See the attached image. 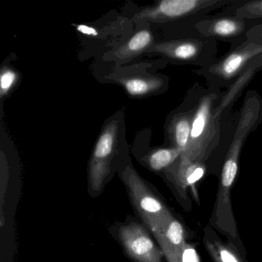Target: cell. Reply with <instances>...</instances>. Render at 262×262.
<instances>
[{"label":"cell","mask_w":262,"mask_h":262,"mask_svg":"<svg viewBox=\"0 0 262 262\" xmlns=\"http://www.w3.org/2000/svg\"><path fill=\"white\" fill-rule=\"evenodd\" d=\"M217 92L204 95L194 108L188 148L168 169L164 171L167 180L182 174L188 168L205 166L220 134V116L223 110L214 107Z\"/></svg>","instance_id":"obj_1"},{"label":"cell","mask_w":262,"mask_h":262,"mask_svg":"<svg viewBox=\"0 0 262 262\" xmlns=\"http://www.w3.org/2000/svg\"><path fill=\"white\" fill-rule=\"evenodd\" d=\"M121 178L130 200L145 226L151 233L163 229L174 217L163 200L154 192L132 165H127Z\"/></svg>","instance_id":"obj_2"},{"label":"cell","mask_w":262,"mask_h":262,"mask_svg":"<svg viewBox=\"0 0 262 262\" xmlns=\"http://www.w3.org/2000/svg\"><path fill=\"white\" fill-rule=\"evenodd\" d=\"M240 0H162L138 13L137 20L155 24L184 21L191 27L199 19L217 9L231 7Z\"/></svg>","instance_id":"obj_3"},{"label":"cell","mask_w":262,"mask_h":262,"mask_svg":"<svg viewBox=\"0 0 262 262\" xmlns=\"http://www.w3.org/2000/svg\"><path fill=\"white\" fill-rule=\"evenodd\" d=\"M262 54V45L245 40L230 50L211 65L195 70L216 88L228 86L235 82L248 68L250 62Z\"/></svg>","instance_id":"obj_4"},{"label":"cell","mask_w":262,"mask_h":262,"mask_svg":"<svg viewBox=\"0 0 262 262\" xmlns=\"http://www.w3.org/2000/svg\"><path fill=\"white\" fill-rule=\"evenodd\" d=\"M155 53L181 64L208 67L216 60L217 41L203 36H191L155 43L147 53Z\"/></svg>","instance_id":"obj_5"},{"label":"cell","mask_w":262,"mask_h":262,"mask_svg":"<svg viewBox=\"0 0 262 262\" xmlns=\"http://www.w3.org/2000/svg\"><path fill=\"white\" fill-rule=\"evenodd\" d=\"M117 238L125 252L134 262H163V253L146 228L137 222L118 227Z\"/></svg>","instance_id":"obj_6"},{"label":"cell","mask_w":262,"mask_h":262,"mask_svg":"<svg viewBox=\"0 0 262 262\" xmlns=\"http://www.w3.org/2000/svg\"><path fill=\"white\" fill-rule=\"evenodd\" d=\"M247 24L245 19L234 15L199 19L191 24V36H203L214 40L234 42L246 40Z\"/></svg>","instance_id":"obj_7"},{"label":"cell","mask_w":262,"mask_h":262,"mask_svg":"<svg viewBox=\"0 0 262 262\" xmlns=\"http://www.w3.org/2000/svg\"><path fill=\"white\" fill-rule=\"evenodd\" d=\"M202 242L213 262H248L234 244L224 242L208 224L204 228Z\"/></svg>","instance_id":"obj_8"},{"label":"cell","mask_w":262,"mask_h":262,"mask_svg":"<svg viewBox=\"0 0 262 262\" xmlns=\"http://www.w3.org/2000/svg\"><path fill=\"white\" fill-rule=\"evenodd\" d=\"M154 44V36L149 30H139L125 44L115 50L111 56L117 62H125L144 52L147 53Z\"/></svg>","instance_id":"obj_9"},{"label":"cell","mask_w":262,"mask_h":262,"mask_svg":"<svg viewBox=\"0 0 262 262\" xmlns=\"http://www.w3.org/2000/svg\"><path fill=\"white\" fill-rule=\"evenodd\" d=\"M194 108L182 112L174 116L168 126V134L172 147L185 152L188 148L191 136Z\"/></svg>","instance_id":"obj_10"},{"label":"cell","mask_w":262,"mask_h":262,"mask_svg":"<svg viewBox=\"0 0 262 262\" xmlns=\"http://www.w3.org/2000/svg\"><path fill=\"white\" fill-rule=\"evenodd\" d=\"M158 244L179 251L187 244L186 231L183 224L174 216L168 225L160 231L152 233Z\"/></svg>","instance_id":"obj_11"},{"label":"cell","mask_w":262,"mask_h":262,"mask_svg":"<svg viewBox=\"0 0 262 262\" xmlns=\"http://www.w3.org/2000/svg\"><path fill=\"white\" fill-rule=\"evenodd\" d=\"M117 137L118 123L110 122L101 133L95 145L91 159L111 163V157L114 153Z\"/></svg>","instance_id":"obj_12"},{"label":"cell","mask_w":262,"mask_h":262,"mask_svg":"<svg viewBox=\"0 0 262 262\" xmlns=\"http://www.w3.org/2000/svg\"><path fill=\"white\" fill-rule=\"evenodd\" d=\"M128 94L133 96H142L163 88L165 81L162 78L130 77L119 80Z\"/></svg>","instance_id":"obj_13"},{"label":"cell","mask_w":262,"mask_h":262,"mask_svg":"<svg viewBox=\"0 0 262 262\" xmlns=\"http://www.w3.org/2000/svg\"><path fill=\"white\" fill-rule=\"evenodd\" d=\"M182 151L174 147L153 150L145 158L148 168L153 171H165L179 159Z\"/></svg>","instance_id":"obj_14"},{"label":"cell","mask_w":262,"mask_h":262,"mask_svg":"<svg viewBox=\"0 0 262 262\" xmlns=\"http://www.w3.org/2000/svg\"><path fill=\"white\" fill-rule=\"evenodd\" d=\"M167 262H201L195 247L187 242L181 250L176 251L162 244H158Z\"/></svg>","instance_id":"obj_15"},{"label":"cell","mask_w":262,"mask_h":262,"mask_svg":"<svg viewBox=\"0 0 262 262\" xmlns=\"http://www.w3.org/2000/svg\"><path fill=\"white\" fill-rule=\"evenodd\" d=\"M231 13L234 16L245 19H262V0L242 1L231 6Z\"/></svg>","instance_id":"obj_16"},{"label":"cell","mask_w":262,"mask_h":262,"mask_svg":"<svg viewBox=\"0 0 262 262\" xmlns=\"http://www.w3.org/2000/svg\"><path fill=\"white\" fill-rule=\"evenodd\" d=\"M17 76L13 70L4 69L1 73L0 77V86H1V96H4L13 88L16 83Z\"/></svg>","instance_id":"obj_17"},{"label":"cell","mask_w":262,"mask_h":262,"mask_svg":"<svg viewBox=\"0 0 262 262\" xmlns=\"http://www.w3.org/2000/svg\"><path fill=\"white\" fill-rule=\"evenodd\" d=\"M245 38L246 40L262 45V24L253 26L248 29Z\"/></svg>","instance_id":"obj_18"},{"label":"cell","mask_w":262,"mask_h":262,"mask_svg":"<svg viewBox=\"0 0 262 262\" xmlns=\"http://www.w3.org/2000/svg\"><path fill=\"white\" fill-rule=\"evenodd\" d=\"M76 28L79 33L85 35V36H97L99 34L96 29L90 27V26L84 25V24H79V25L76 26Z\"/></svg>","instance_id":"obj_19"},{"label":"cell","mask_w":262,"mask_h":262,"mask_svg":"<svg viewBox=\"0 0 262 262\" xmlns=\"http://www.w3.org/2000/svg\"><path fill=\"white\" fill-rule=\"evenodd\" d=\"M262 68V54L260 56H259L258 57L254 59L252 62H250L249 65H248V68L247 70H259V69Z\"/></svg>","instance_id":"obj_20"}]
</instances>
